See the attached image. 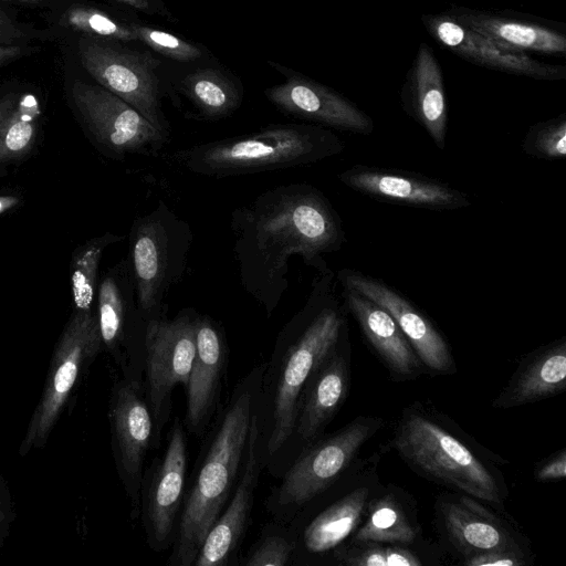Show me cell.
<instances>
[{
    "label": "cell",
    "instance_id": "cell-31",
    "mask_svg": "<svg viewBox=\"0 0 566 566\" xmlns=\"http://www.w3.org/2000/svg\"><path fill=\"white\" fill-rule=\"evenodd\" d=\"M181 91L202 118L216 120L232 114L241 97L237 87L214 70H198L181 81Z\"/></svg>",
    "mask_w": 566,
    "mask_h": 566
},
{
    "label": "cell",
    "instance_id": "cell-16",
    "mask_svg": "<svg viewBox=\"0 0 566 566\" xmlns=\"http://www.w3.org/2000/svg\"><path fill=\"white\" fill-rule=\"evenodd\" d=\"M97 318L103 345L120 364L124 379L143 387L147 322L137 306L129 261L101 282Z\"/></svg>",
    "mask_w": 566,
    "mask_h": 566
},
{
    "label": "cell",
    "instance_id": "cell-26",
    "mask_svg": "<svg viewBox=\"0 0 566 566\" xmlns=\"http://www.w3.org/2000/svg\"><path fill=\"white\" fill-rule=\"evenodd\" d=\"M424 541L416 497L403 488L388 483L369 501L366 516L349 543L415 545Z\"/></svg>",
    "mask_w": 566,
    "mask_h": 566
},
{
    "label": "cell",
    "instance_id": "cell-22",
    "mask_svg": "<svg viewBox=\"0 0 566 566\" xmlns=\"http://www.w3.org/2000/svg\"><path fill=\"white\" fill-rule=\"evenodd\" d=\"M266 97L281 112L332 129L369 135L373 119L338 93L311 80L291 76L269 88Z\"/></svg>",
    "mask_w": 566,
    "mask_h": 566
},
{
    "label": "cell",
    "instance_id": "cell-27",
    "mask_svg": "<svg viewBox=\"0 0 566 566\" xmlns=\"http://www.w3.org/2000/svg\"><path fill=\"white\" fill-rule=\"evenodd\" d=\"M411 113L434 146L446 148L448 108L440 66L422 43L415 63Z\"/></svg>",
    "mask_w": 566,
    "mask_h": 566
},
{
    "label": "cell",
    "instance_id": "cell-21",
    "mask_svg": "<svg viewBox=\"0 0 566 566\" xmlns=\"http://www.w3.org/2000/svg\"><path fill=\"white\" fill-rule=\"evenodd\" d=\"M229 364V345L222 324L208 314L197 321L196 353L185 388L182 424L187 433L202 438L219 410Z\"/></svg>",
    "mask_w": 566,
    "mask_h": 566
},
{
    "label": "cell",
    "instance_id": "cell-7",
    "mask_svg": "<svg viewBox=\"0 0 566 566\" xmlns=\"http://www.w3.org/2000/svg\"><path fill=\"white\" fill-rule=\"evenodd\" d=\"M192 241L191 226L164 200L134 220L128 261L137 306L146 322L167 316L166 300L182 280Z\"/></svg>",
    "mask_w": 566,
    "mask_h": 566
},
{
    "label": "cell",
    "instance_id": "cell-23",
    "mask_svg": "<svg viewBox=\"0 0 566 566\" xmlns=\"http://www.w3.org/2000/svg\"><path fill=\"white\" fill-rule=\"evenodd\" d=\"M342 300L361 335L396 382L415 380L427 374L423 364L390 313L376 302L342 286Z\"/></svg>",
    "mask_w": 566,
    "mask_h": 566
},
{
    "label": "cell",
    "instance_id": "cell-32",
    "mask_svg": "<svg viewBox=\"0 0 566 566\" xmlns=\"http://www.w3.org/2000/svg\"><path fill=\"white\" fill-rule=\"evenodd\" d=\"M123 237L106 233L87 242L76 252L72 262V292L77 311H91L95 295L97 270L105 248Z\"/></svg>",
    "mask_w": 566,
    "mask_h": 566
},
{
    "label": "cell",
    "instance_id": "cell-33",
    "mask_svg": "<svg viewBox=\"0 0 566 566\" xmlns=\"http://www.w3.org/2000/svg\"><path fill=\"white\" fill-rule=\"evenodd\" d=\"M295 538L289 525L272 521L239 560L242 566H287L294 564Z\"/></svg>",
    "mask_w": 566,
    "mask_h": 566
},
{
    "label": "cell",
    "instance_id": "cell-34",
    "mask_svg": "<svg viewBox=\"0 0 566 566\" xmlns=\"http://www.w3.org/2000/svg\"><path fill=\"white\" fill-rule=\"evenodd\" d=\"M63 20L72 30L90 36H99L117 41L137 40L133 24L119 22L95 8H70L65 12Z\"/></svg>",
    "mask_w": 566,
    "mask_h": 566
},
{
    "label": "cell",
    "instance_id": "cell-40",
    "mask_svg": "<svg viewBox=\"0 0 566 566\" xmlns=\"http://www.w3.org/2000/svg\"><path fill=\"white\" fill-rule=\"evenodd\" d=\"M128 7L147 13H163L160 0H116Z\"/></svg>",
    "mask_w": 566,
    "mask_h": 566
},
{
    "label": "cell",
    "instance_id": "cell-41",
    "mask_svg": "<svg viewBox=\"0 0 566 566\" xmlns=\"http://www.w3.org/2000/svg\"><path fill=\"white\" fill-rule=\"evenodd\" d=\"M24 50L18 44H0V65L22 55Z\"/></svg>",
    "mask_w": 566,
    "mask_h": 566
},
{
    "label": "cell",
    "instance_id": "cell-36",
    "mask_svg": "<svg viewBox=\"0 0 566 566\" xmlns=\"http://www.w3.org/2000/svg\"><path fill=\"white\" fill-rule=\"evenodd\" d=\"M133 29L137 40L169 59L185 62L201 55L198 48L168 32L140 24H133Z\"/></svg>",
    "mask_w": 566,
    "mask_h": 566
},
{
    "label": "cell",
    "instance_id": "cell-11",
    "mask_svg": "<svg viewBox=\"0 0 566 566\" xmlns=\"http://www.w3.org/2000/svg\"><path fill=\"white\" fill-rule=\"evenodd\" d=\"M188 464L187 431L175 418L163 455L144 470L139 516L146 543L156 553L174 544L186 493Z\"/></svg>",
    "mask_w": 566,
    "mask_h": 566
},
{
    "label": "cell",
    "instance_id": "cell-10",
    "mask_svg": "<svg viewBox=\"0 0 566 566\" xmlns=\"http://www.w3.org/2000/svg\"><path fill=\"white\" fill-rule=\"evenodd\" d=\"M198 316L196 310L186 307L172 318L163 316L147 322L143 389L160 436L171 417L175 388H186L188 382Z\"/></svg>",
    "mask_w": 566,
    "mask_h": 566
},
{
    "label": "cell",
    "instance_id": "cell-24",
    "mask_svg": "<svg viewBox=\"0 0 566 566\" xmlns=\"http://www.w3.org/2000/svg\"><path fill=\"white\" fill-rule=\"evenodd\" d=\"M565 390L566 336H562L524 355L491 406L506 410L555 397Z\"/></svg>",
    "mask_w": 566,
    "mask_h": 566
},
{
    "label": "cell",
    "instance_id": "cell-9",
    "mask_svg": "<svg viewBox=\"0 0 566 566\" xmlns=\"http://www.w3.org/2000/svg\"><path fill=\"white\" fill-rule=\"evenodd\" d=\"M439 546L460 564L490 551L533 552L531 541L506 512L460 492H442L433 504Z\"/></svg>",
    "mask_w": 566,
    "mask_h": 566
},
{
    "label": "cell",
    "instance_id": "cell-13",
    "mask_svg": "<svg viewBox=\"0 0 566 566\" xmlns=\"http://www.w3.org/2000/svg\"><path fill=\"white\" fill-rule=\"evenodd\" d=\"M78 55L84 69L101 86L129 104L170 137L169 125L160 107L157 59L93 39L80 42Z\"/></svg>",
    "mask_w": 566,
    "mask_h": 566
},
{
    "label": "cell",
    "instance_id": "cell-28",
    "mask_svg": "<svg viewBox=\"0 0 566 566\" xmlns=\"http://www.w3.org/2000/svg\"><path fill=\"white\" fill-rule=\"evenodd\" d=\"M457 21L511 50L523 51L526 49L545 53H564L566 51L565 36L541 25L481 13L462 14Z\"/></svg>",
    "mask_w": 566,
    "mask_h": 566
},
{
    "label": "cell",
    "instance_id": "cell-2",
    "mask_svg": "<svg viewBox=\"0 0 566 566\" xmlns=\"http://www.w3.org/2000/svg\"><path fill=\"white\" fill-rule=\"evenodd\" d=\"M337 279L317 272L304 305L279 332L265 363L255 416L261 461L266 469L291 436L303 391L322 361L349 337Z\"/></svg>",
    "mask_w": 566,
    "mask_h": 566
},
{
    "label": "cell",
    "instance_id": "cell-19",
    "mask_svg": "<svg viewBox=\"0 0 566 566\" xmlns=\"http://www.w3.org/2000/svg\"><path fill=\"white\" fill-rule=\"evenodd\" d=\"M337 178L356 192L390 203L438 211L472 205L469 196L458 188L412 171L356 164L340 171Z\"/></svg>",
    "mask_w": 566,
    "mask_h": 566
},
{
    "label": "cell",
    "instance_id": "cell-39",
    "mask_svg": "<svg viewBox=\"0 0 566 566\" xmlns=\"http://www.w3.org/2000/svg\"><path fill=\"white\" fill-rule=\"evenodd\" d=\"M28 33L0 8V44H18Z\"/></svg>",
    "mask_w": 566,
    "mask_h": 566
},
{
    "label": "cell",
    "instance_id": "cell-35",
    "mask_svg": "<svg viewBox=\"0 0 566 566\" xmlns=\"http://www.w3.org/2000/svg\"><path fill=\"white\" fill-rule=\"evenodd\" d=\"M522 150L531 157L558 160L566 157V115L530 127Z\"/></svg>",
    "mask_w": 566,
    "mask_h": 566
},
{
    "label": "cell",
    "instance_id": "cell-1",
    "mask_svg": "<svg viewBox=\"0 0 566 566\" xmlns=\"http://www.w3.org/2000/svg\"><path fill=\"white\" fill-rule=\"evenodd\" d=\"M230 228L241 286L268 317L289 289L291 256L324 272L329 269L326 255L347 242L338 212L306 182L274 187L235 208Z\"/></svg>",
    "mask_w": 566,
    "mask_h": 566
},
{
    "label": "cell",
    "instance_id": "cell-12",
    "mask_svg": "<svg viewBox=\"0 0 566 566\" xmlns=\"http://www.w3.org/2000/svg\"><path fill=\"white\" fill-rule=\"evenodd\" d=\"M352 375V346L345 338L317 367L300 400L286 443L266 468L280 478L291 462L325 434L347 399Z\"/></svg>",
    "mask_w": 566,
    "mask_h": 566
},
{
    "label": "cell",
    "instance_id": "cell-3",
    "mask_svg": "<svg viewBox=\"0 0 566 566\" xmlns=\"http://www.w3.org/2000/svg\"><path fill=\"white\" fill-rule=\"evenodd\" d=\"M264 368L265 363L259 364L238 381L202 437L168 558L172 566H192L206 535L235 488Z\"/></svg>",
    "mask_w": 566,
    "mask_h": 566
},
{
    "label": "cell",
    "instance_id": "cell-30",
    "mask_svg": "<svg viewBox=\"0 0 566 566\" xmlns=\"http://www.w3.org/2000/svg\"><path fill=\"white\" fill-rule=\"evenodd\" d=\"M41 111L32 94L11 93L0 99V163L32 147Z\"/></svg>",
    "mask_w": 566,
    "mask_h": 566
},
{
    "label": "cell",
    "instance_id": "cell-6",
    "mask_svg": "<svg viewBox=\"0 0 566 566\" xmlns=\"http://www.w3.org/2000/svg\"><path fill=\"white\" fill-rule=\"evenodd\" d=\"M385 451L382 447L358 457L289 524L295 538L293 565L333 566L334 554L349 543L366 516L369 501L384 484L378 468Z\"/></svg>",
    "mask_w": 566,
    "mask_h": 566
},
{
    "label": "cell",
    "instance_id": "cell-14",
    "mask_svg": "<svg viewBox=\"0 0 566 566\" xmlns=\"http://www.w3.org/2000/svg\"><path fill=\"white\" fill-rule=\"evenodd\" d=\"M72 96L97 144L113 157L156 156L169 140V136L103 86L76 81Z\"/></svg>",
    "mask_w": 566,
    "mask_h": 566
},
{
    "label": "cell",
    "instance_id": "cell-38",
    "mask_svg": "<svg viewBox=\"0 0 566 566\" xmlns=\"http://www.w3.org/2000/svg\"><path fill=\"white\" fill-rule=\"evenodd\" d=\"M566 478V449L563 448L544 460L534 469V479L539 483L558 482Z\"/></svg>",
    "mask_w": 566,
    "mask_h": 566
},
{
    "label": "cell",
    "instance_id": "cell-17",
    "mask_svg": "<svg viewBox=\"0 0 566 566\" xmlns=\"http://www.w3.org/2000/svg\"><path fill=\"white\" fill-rule=\"evenodd\" d=\"M109 418L117 470L130 502L132 518H137L145 459L150 450L159 447L161 436L143 387L126 379L113 390Z\"/></svg>",
    "mask_w": 566,
    "mask_h": 566
},
{
    "label": "cell",
    "instance_id": "cell-5",
    "mask_svg": "<svg viewBox=\"0 0 566 566\" xmlns=\"http://www.w3.org/2000/svg\"><path fill=\"white\" fill-rule=\"evenodd\" d=\"M345 148V143L329 129L284 124L192 145L172 157L195 175L220 178L307 166L337 156Z\"/></svg>",
    "mask_w": 566,
    "mask_h": 566
},
{
    "label": "cell",
    "instance_id": "cell-25",
    "mask_svg": "<svg viewBox=\"0 0 566 566\" xmlns=\"http://www.w3.org/2000/svg\"><path fill=\"white\" fill-rule=\"evenodd\" d=\"M432 35L454 53L501 71L539 78L555 77L557 69L539 63L523 51L504 48L448 17H426Z\"/></svg>",
    "mask_w": 566,
    "mask_h": 566
},
{
    "label": "cell",
    "instance_id": "cell-4",
    "mask_svg": "<svg viewBox=\"0 0 566 566\" xmlns=\"http://www.w3.org/2000/svg\"><path fill=\"white\" fill-rule=\"evenodd\" d=\"M385 450L392 449L416 474L505 510L507 464L430 401L405 406Z\"/></svg>",
    "mask_w": 566,
    "mask_h": 566
},
{
    "label": "cell",
    "instance_id": "cell-18",
    "mask_svg": "<svg viewBox=\"0 0 566 566\" xmlns=\"http://www.w3.org/2000/svg\"><path fill=\"white\" fill-rule=\"evenodd\" d=\"M340 286L376 302L395 318L430 376L457 373L453 352L436 324L399 291L384 281L353 269L335 273Z\"/></svg>",
    "mask_w": 566,
    "mask_h": 566
},
{
    "label": "cell",
    "instance_id": "cell-43",
    "mask_svg": "<svg viewBox=\"0 0 566 566\" xmlns=\"http://www.w3.org/2000/svg\"><path fill=\"white\" fill-rule=\"evenodd\" d=\"M3 1H14V2H21V3H28V4H40L44 2V0H3Z\"/></svg>",
    "mask_w": 566,
    "mask_h": 566
},
{
    "label": "cell",
    "instance_id": "cell-29",
    "mask_svg": "<svg viewBox=\"0 0 566 566\" xmlns=\"http://www.w3.org/2000/svg\"><path fill=\"white\" fill-rule=\"evenodd\" d=\"M444 552L427 541L415 545L380 542L348 543L333 556V566H434Z\"/></svg>",
    "mask_w": 566,
    "mask_h": 566
},
{
    "label": "cell",
    "instance_id": "cell-37",
    "mask_svg": "<svg viewBox=\"0 0 566 566\" xmlns=\"http://www.w3.org/2000/svg\"><path fill=\"white\" fill-rule=\"evenodd\" d=\"M534 563V552L490 551L475 554L460 564L464 566H532Z\"/></svg>",
    "mask_w": 566,
    "mask_h": 566
},
{
    "label": "cell",
    "instance_id": "cell-20",
    "mask_svg": "<svg viewBox=\"0 0 566 566\" xmlns=\"http://www.w3.org/2000/svg\"><path fill=\"white\" fill-rule=\"evenodd\" d=\"M263 470L254 413L235 488L223 511L206 535L192 566L238 564L239 551L250 524L255 492Z\"/></svg>",
    "mask_w": 566,
    "mask_h": 566
},
{
    "label": "cell",
    "instance_id": "cell-42",
    "mask_svg": "<svg viewBox=\"0 0 566 566\" xmlns=\"http://www.w3.org/2000/svg\"><path fill=\"white\" fill-rule=\"evenodd\" d=\"M19 202L17 197L12 196H0V214L4 211L13 208Z\"/></svg>",
    "mask_w": 566,
    "mask_h": 566
},
{
    "label": "cell",
    "instance_id": "cell-15",
    "mask_svg": "<svg viewBox=\"0 0 566 566\" xmlns=\"http://www.w3.org/2000/svg\"><path fill=\"white\" fill-rule=\"evenodd\" d=\"M103 345L97 315L77 311L55 349L43 397L27 430L21 451L45 442L81 370Z\"/></svg>",
    "mask_w": 566,
    "mask_h": 566
},
{
    "label": "cell",
    "instance_id": "cell-8",
    "mask_svg": "<svg viewBox=\"0 0 566 566\" xmlns=\"http://www.w3.org/2000/svg\"><path fill=\"white\" fill-rule=\"evenodd\" d=\"M385 426L381 417L360 415L304 450L285 469L265 500V509L273 520L289 525L349 469L361 448Z\"/></svg>",
    "mask_w": 566,
    "mask_h": 566
}]
</instances>
